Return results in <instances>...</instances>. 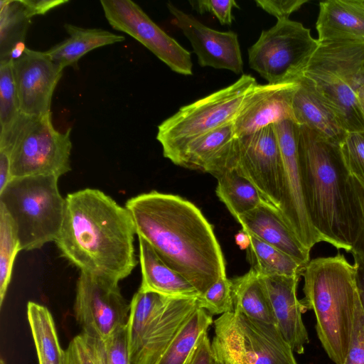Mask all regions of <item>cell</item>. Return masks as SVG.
<instances>
[{"instance_id":"2","label":"cell","mask_w":364,"mask_h":364,"mask_svg":"<svg viewBox=\"0 0 364 364\" xmlns=\"http://www.w3.org/2000/svg\"><path fill=\"white\" fill-rule=\"evenodd\" d=\"M135 235L126 207L99 189L87 188L67 195L55 242L61 256L80 272L119 283L137 264Z\"/></svg>"},{"instance_id":"13","label":"cell","mask_w":364,"mask_h":364,"mask_svg":"<svg viewBox=\"0 0 364 364\" xmlns=\"http://www.w3.org/2000/svg\"><path fill=\"white\" fill-rule=\"evenodd\" d=\"M105 16L115 30L140 42L169 68L181 75L193 74L191 53L162 30L131 0H101Z\"/></svg>"},{"instance_id":"45","label":"cell","mask_w":364,"mask_h":364,"mask_svg":"<svg viewBox=\"0 0 364 364\" xmlns=\"http://www.w3.org/2000/svg\"><path fill=\"white\" fill-rule=\"evenodd\" d=\"M11 179L9 153L5 149H0V191L6 187Z\"/></svg>"},{"instance_id":"26","label":"cell","mask_w":364,"mask_h":364,"mask_svg":"<svg viewBox=\"0 0 364 364\" xmlns=\"http://www.w3.org/2000/svg\"><path fill=\"white\" fill-rule=\"evenodd\" d=\"M30 20L21 0L0 1V60L22 55Z\"/></svg>"},{"instance_id":"28","label":"cell","mask_w":364,"mask_h":364,"mask_svg":"<svg viewBox=\"0 0 364 364\" xmlns=\"http://www.w3.org/2000/svg\"><path fill=\"white\" fill-rule=\"evenodd\" d=\"M213 176L217 178V196L235 218L265 200L255 186L234 169L225 168Z\"/></svg>"},{"instance_id":"9","label":"cell","mask_w":364,"mask_h":364,"mask_svg":"<svg viewBox=\"0 0 364 364\" xmlns=\"http://www.w3.org/2000/svg\"><path fill=\"white\" fill-rule=\"evenodd\" d=\"M257 85L255 77L242 75L230 85L181 107L162 122L158 126L156 139L164 156L169 159L191 141L232 122Z\"/></svg>"},{"instance_id":"43","label":"cell","mask_w":364,"mask_h":364,"mask_svg":"<svg viewBox=\"0 0 364 364\" xmlns=\"http://www.w3.org/2000/svg\"><path fill=\"white\" fill-rule=\"evenodd\" d=\"M28 16L31 18L36 15H43L49 11L63 5L67 0H21Z\"/></svg>"},{"instance_id":"10","label":"cell","mask_w":364,"mask_h":364,"mask_svg":"<svg viewBox=\"0 0 364 364\" xmlns=\"http://www.w3.org/2000/svg\"><path fill=\"white\" fill-rule=\"evenodd\" d=\"M318 45L301 23L279 20L249 48V65L268 83L297 82Z\"/></svg>"},{"instance_id":"3","label":"cell","mask_w":364,"mask_h":364,"mask_svg":"<svg viewBox=\"0 0 364 364\" xmlns=\"http://www.w3.org/2000/svg\"><path fill=\"white\" fill-rule=\"evenodd\" d=\"M297 138L311 223L323 242L350 252L358 231V215L351 176L339 145L301 126H298Z\"/></svg>"},{"instance_id":"1","label":"cell","mask_w":364,"mask_h":364,"mask_svg":"<svg viewBox=\"0 0 364 364\" xmlns=\"http://www.w3.org/2000/svg\"><path fill=\"white\" fill-rule=\"evenodd\" d=\"M125 207L138 237L200 295L227 277L225 261L213 227L193 203L178 196L152 191L130 198Z\"/></svg>"},{"instance_id":"46","label":"cell","mask_w":364,"mask_h":364,"mask_svg":"<svg viewBox=\"0 0 364 364\" xmlns=\"http://www.w3.org/2000/svg\"><path fill=\"white\" fill-rule=\"evenodd\" d=\"M235 239L237 245L242 250H247L250 245V235L243 229L235 235Z\"/></svg>"},{"instance_id":"41","label":"cell","mask_w":364,"mask_h":364,"mask_svg":"<svg viewBox=\"0 0 364 364\" xmlns=\"http://www.w3.org/2000/svg\"><path fill=\"white\" fill-rule=\"evenodd\" d=\"M308 0H256L257 6L277 18V21L289 19Z\"/></svg>"},{"instance_id":"7","label":"cell","mask_w":364,"mask_h":364,"mask_svg":"<svg viewBox=\"0 0 364 364\" xmlns=\"http://www.w3.org/2000/svg\"><path fill=\"white\" fill-rule=\"evenodd\" d=\"M71 129H55L51 113L20 114L14 124L0 134V149L9 153L11 178L30 176L60 178L71 170Z\"/></svg>"},{"instance_id":"39","label":"cell","mask_w":364,"mask_h":364,"mask_svg":"<svg viewBox=\"0 0 364 364\" xmlns=\"http://www.w3.org/2000/svg\"><path fill=\"white\" fill-rule=\"evenodd\" d=\"M189 3L200 14L209 12L213 14L222 25H230L234 19L232 8H240L234 0H197Z\"/></svg>"},{"instance_id":"31","label":"cell","mask_w":364,"mask_h":364,"mask_svg":"<svg viewBox=\"0 0 364 364\" xmlns=\"http://www.w3.org/2000/svg\"><path fill=\"white\" fill-rule=\"evenodd\" d=\"M247 259L259 276H301L304 267L281 250L250 235Z\"/></svg>"},{"instance_id":"17","label":"cell","mask_w":364,"mask_h":364,"mask_svg":"<svg viewBox=\"0 0 364 364\" xmlns=\"http://www.w3.org/2000/svg\"><path fill=\"white\" fill-rule=\"evenodd\" d=\"M198 307V299H170L128 343L132 364H156L181 326Z\"/></svg>"},{"instance_id":"4","label":"cell","mask_w":364,"mask_h":364,"mask_svg":"<svg viewBox=\"0 0 364 364\" xmlns=\"http://www.w3.org/2000/svg\"><path fill=\"white\" fill-rule=\"evenodd\" d=\"M305 311L313 310L318 337L335 364H343L347 355L358 293L356 268L341 253L320 257L304 267Z\"/></svg>"},{"instance_id":"19","label":"cell","mask_w":364,"mask_h":364,"mask_svg":"<svg viewBox=\"0 0 364 364\" xmlns=\"http://www.w3.org/2000/svg\"><path fill=\"white\" fill-rule=\"evenodd\" d=\"M301 276H259L268 297L276 324L294 353L301 354L309 343V335L302 320L305 312L296 295Z\"/></svg>"},{"instance_id":"20","label":"cell","mask_w":364,"mask_h":364,"mask_svg":"<svg viewBox=\"0 0 364 364\" xmlns=\"http://www.w3.org/2000/svg\"><path fill=\"white\" fill-rule=\"evenodd\" d=\"M235 220L248 234L281 250L305 267L310 251L298 239L284 220L278 208L263 200L255 208Z\"/></svg>"},{"instance_id":"32","label":"cell","mask_w":364,"mask_h":364,"mask_svg":"<svg viewBox=\"0 0 364 364\" xmlns=\"http://www.w3.org/2000/svg\"><path fill=\"white\" fill-rule=\"evenodd\" d=\"M21 246L14 224L4 207L0 204V305L2 306L16 257Z\"/></svg>"},{"instance_id":"6","label":"cell","mask_w":364,"mask_h":364,"mask_svg":"<svg viewBox=\"0 0 364 364\" xmlns=\"http://www.w3.org/2000/svg\"><path fill=\"white\" fill-rule=\"evenodd\" d=\"M58 181L52 176L13 178L0 191V204L14 224L21 250L56 240L65 210Z\"/></svg>"},{"instance_id":"21","label":"cell","mask_w":364,"mask_h":364,"mask_svg":"<svg viewBox=\"0 0 364 364\" xmlns=\"http://www.w3.org/2000/svg\"><path fill=\"white\" fill-rule=\"evenodd\" d=\"M297 82L292 98L294 122L339 145L347 134L341 122L306 77L302 75Z\"/></svg>"},{"instance_id":"33","label":"cell","mask_w":364,"mask_h":364,"mask_svg":"<svg viewBox=\"0 0 364 364\" xmlns=\"http://www.w3.org/2000/svg\"><path fill=\"white\" fill-rule=\"evenodd\" d=\"M20 114L13 60H0V134L14 124Z\"/></svg>"},{"instance_id":"11","label":"cell","mask_w":364,"mask_h":364,"mask_svg":"<svg viewBox=\"0 0 364 364\" xmlns=\"http://www.w3.org/2000/svg\"><path fill=\"white\" fill-rule=\"evenodd\" d=\"M225 168L234 169L247 178L266 201L279 209L283 191V166L273 124L253 134L235 136L218 172Z\"/></svg>"},{"instance_id":"35","label":"cell","mask_w":364,"mask_h":364,"mask_svg":"<svg viewBox=\"0 0 364 364\" xmlns=\"http://www.w3.org/2000/svg\"><path fill=\"white\" fill-rule=\"evenodd\" d=\"M200 308L211 315H223L234 311V302L230 279L220 278L198 299Z\"/></svg>"},{"instance_id":"5","label":"cell","mask_w":364,"mask_h":364,"mask_svg":"<svg viewBox=\"0 0 364 364\" xmlns=\"http://www.w3.org/2000/svg\"><path fill=\"white\" fill-rule=\"evenodd\" d=\"M303 75L336 114L347 132H364L358 94L364 87V41L319 43Z\"/></svg>"},{"instance_id":"27","label":"cell","mask_w":364,"mask_h":364,"mask_svg":"<svg viewBox=\"0 0 364 364\" xmlns=\"http://www.w3.org/2000/svg\"><path fill=\"white\" fill-rule=\"evenodd\" d=\"M230 281L235 309L252 318L277 325L268 297L255 271L250 269Z\"/></svg>"},{"instance_id":"38","label":"cell","mask_w":364,"mask_h":364,"mask_svg":"<svg viewBox=\"0 0 364 364\" xmlns=\"http://www.w3.org/2000/svg\"><path fill=\"white\" fill-rule=\"evenodd\" d=\"M105 341L107 364H132L127 338V325Z\"/></svg>"},{"instance_id":"18","label":"cell","mask_w":364,"mask_h":364,"mask_svg":"<svg viewBox=\"0 0 364 364\" xmlns=\"http://www.w3.org/2000/svg\"><path fill=\"white\" fill-rule=\"evenodd\" d=\"M297 86L298 82L257 84L233 121L235 136L253 134L283 121H294L292 98Z\"/></svg>"},{"instance_id":"30","label":"cell","mask_w":364,"mask_h":364,"mask_svg":"<svg viewBox=\"0 0 364 364\" xmlns=\"http://www.w3.org/2000/svg\"><path fill=\"white\" fill-rule=\"evenodd\" d=\"M213 322L212 315L198 307L181 326L156 364H186Z\"/></svg>"},{"instance_id":"12","label":"cell","mask_w":364,"mask_h":364,"mask_svg":"<svg viewBox=\"0 0 364 364\" xmlns=\"http://www.w3.org/2000/svg\"><path fill=\"white\" fill-rule=\"evenodd\" d=\"M118 284L80 272L73 309L82 332L106 341L127 325L130 303Z\"/></svg>"},{"instance_id":"16","label":"cell","mask_w":364,"mask_h":364,"mask_svg":"<svg viewBox=\"0 0 364 364\" xmlns=\"http://www.w3.org/2000/svg\"><path fill=\"white\" fill-rule=\"evenodd\" d=\"M167 8L191 43L201 67L229 70L235 74L243 71V62L236 33L209 28L194 16L185 13L171 2Z\"/></svg>"},{"instance_id":"25","label":"cell","mask_w":364,"mask_h":364,"mask_svg":"<svg viewBox=\"0 0 364 364\" xmlns=\"http://www.w3.org/2000/svg\"><path fill=\"white\" fill-rule=\"evenodd\" d=\"M64 28L68 38L55 45L47 54L63 69L75 67L78 60L90 51L125 40L124 36L101 28H85L70 23Z\"/></svg>"},{"instance_id":"24","label":"cell","mask_w":364,"mask_h":364,"mask_svg":"<svg viewBox=\"0 0 364 364\" xmlns=\"http://www.w3.org/2000/svg\"><path fill=\"white\" fill-rule=\"evenodd\" d=\"M234 137L232 122L191 141L169 160L183 168L211 174Z\"/></svg>"},{"instance_id":"34","label":"cell","mask_w":364,"mask_h":364,"mask_svg":"<svg viewBox=\"0 0 364 364\" xmlns=\"http://www.w3.org/2000/svg\"><path fill=\"white\" fill-rule=\"evenodd\" d=\"M65 364H107L105 341L82 331L65 350Z\"/></svg>"},{"instance_id":"15","label":"cell","mask_w":364,"mask_h":364,"mask_svg":"<svg viewBox=\"0 0 364 364\" xmlns=\"http://www.w3.org/2000/svg\"><path fill=\"white\" fill-rule=\"evenodd\" d=\"M13 68L20 112L27 116L51 113L53 95L63 68L46 51L28 48L13 60Z\"/></svg>"},{"instance_id":"47","label":"cell","mask_w":364,"mask_h":364,"mask_svg":"<svg viewBox=\"0 0 364 364\" xmlns=\"http://www.w3.org/2000/svg\"><path fill=\"white\" fill-rule=\"evenodd\" d=\"M358 102L364 118V87L361 89L358 94Z\"/></svg>"},{"instance_id":"44","label":"cell","mask_w":364,"mask_h":364,"mask_svg":"<svg viewBox=\"0 0 364 364\" xmlns=\"http://www.w3.org/2000/svg\"><path fill=\"white\" fill-rule=\"evenodd\" d=\"M354 265L356 268V286L359 299L364 310V258L353 253Z\"/></svg>"},{"instance_id":"29","label":"cell","mask_w":364,"mask_h":364,"mask_svg":"<svg viewBox=\"0 0 364 364\" xmlns=\"http://www.w3.org/2000/svg\"><path fill=\"white\" fill-rule=\"evenodd\" d=\"M27 316L38 360L53 364H65V350L61 348L50 311L33 301L27 304Z\"/></svg>"},{"instance_id":"48","label":"cell","mask_w":364,"mask_h":364,"mask_svg":"<svg viewBox=\"0 0 364 364\" xmlns=\"http://www.w3.org/2000/svg\"><path fill=\"white\" fill-rule=\"evenodd\" d=\"M38 364H53V363H50L45 361V360H38Z\"/></svg>"},{"instance_id":"36","label":"cell","mask_w":364,"mask_h":364,"mask_svg":"<svg viewBox=\"0 0 364 364\" xmlns=\"http://www.w3.org/2000/svg\"><path fill=\"white\" fill-rule=\"evenodd\" d=\"M339 148L350 176L364 186V132H347Z\"/></svg>"},{"instance_id":"37","label":"cell","mask_w":364,"mask_h":364,"mask_svg":"<svg viewBox=\"0 0 364 364\" xmlns=\"http://www.w3.org/2000/svg\"><path fill=\"white\" fill-rule=\"evenodd\" d=\"M343 364H364V310L357 298L353 328Z\"/></svg>"},{"instance_id":"49","label":"cell","mask_w":364,"mask_h":364,"mask_svg":"<svg viewBox=\"0 0 364 364\" xmlns=\"http://www.w3.org/2000/svg\"><path fill=\"white\" fill-rule=\"evenodd\" d=\"M0 364H6V362L4 360L3 358H1Z\"/></svg>"},{"instance_id":"23","label":"cell","mask_w":364,"mask_h":364,"mask_svg":"<svg viewBox=\"0 0 364 364\" xmlns=\"http://www.w3.org/2000/svg\"><path fill=\"white\" fill-rule=\"evenodd\" d=\"M138 238L141 271L139 289L155 292L169 299H198L200 294L196 289L168 267L144 239Z\"/></svg>"},{"instance_id":"42","label":"cell","mask_w":364,"mask_h":364,"mask_svg":"<svg viewBox=\"0 0 364 364\" xmlns=\"http://www.w3.org/2000/svg\"><path fill=\"white\" fill-rule=\"evenodd\" d=\"M186 364H219L213 355L208 332L202 335Z\"/></svg>"},{"instance_id":"40","label":"cell","mask_w":364,"mask_h":364,"mask_svg":"<svg viewBox=\"0 0 364 364\" xmlns=\"http://www.w3.org/2000/svg\"><path fill=\"white\" fill-rule=\"evenodd\" d=\"M356 211L358 215V231L350 252L364 258V186L354 176H350Z\"/></svg>"},{"instance_id":"8","label":"cell","mask_w":364,"mask_h":364,"mask_svg":"<svg viewBox=\"0 0 364 364\" xmlns=\"http://www.w3.org/2000/svg\"><path fill=\"white\" fill-rule=\"evenodd\" d=\"M211 348L219 364H298L277 325L235 309L213 321Z\"/></svg>"},{"instance_id":"22","label":"cell","mask_w":364,"mask_h":364,"mask_svg":"<svg viewBox=\"0 0 364 364\" xmlns=\"http://www.w3.org/2000/svg\"><path fill=\"white\" fill-rule=\"evenodd\" d=\"M316 28L319 43L364 41V0L321 1Z\"/></svg>"},{"instance_id":"14","label":"cell","mask_w":364,"mask_h":364,"mask_svg":"<svg viewBox=\"0 0 364 364\" xmlns=\"http://www.w3.org/2000/svg\"><path fill=\"white\" fill-rule=\"evenodd\" d=\"M282 159L283 191L279 212L289 228L309 250L323 242L309 217L303 191L297 129L292 120L273 124Z\"/></svg>"}]
</instances>
